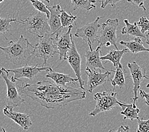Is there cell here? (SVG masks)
Returning a JSON list of instances; mask_svg holds the SVG:
<instances>
[{
    "label": "cell",
    "mask_w": 149,
    "mask_h": 132,
    "mask_svg": "<svg viewBox=\"0 0 149 132\" xmlns=\"http://www.w3.org/2000/svg\"><path fill=\"white\" fill-rule=\"evenodd\" d=\"M20 91L27 97L47 109L62 107L75 101L84 99L86 91L69 87L60 86L49 81L43 80L34 84L22 82Z\"/></svg>",
    "instance_id": "6da1fadb"
},
{
    "label": "cell",
    "mask_w": 149,
    "mask_h": 132,
    "mask_svg": "<svg viewBox=\"0 0 149 132\" xmlns=\"http://www.w3.org/2000/svg\"><path fill=\"white\" fill-rule=\"evenodd\" d=\"M33 46L34 45L21 35L18 41H10L6 47L0 46V50L5 53V58L13 64L27 65L33 57V51L31 50V48H33Z\"/></svg>",
    "instance_id": "7a4b0ae2"
},
{
    "label": "cell",
    "mask_w": 149,
    "mask_h": 132,
    "mask_svg": "<svg viewBox=\"0 0 149 132\" xmlns=\"http://www.w3.org/2000/svg\"><path fill=\"white\" fill-rule=\"evenodd\" d=\"M22 24L29 33L37 36L40 38L51 34L47 15L38 10L31 13L29 17L22 20Z\"/></svg>",
    "instance_id": "3957f363"
},
{
    "label": "cell",
    "mask_w": 149,
    "mask_h": 132,
    "mask_svg": "<svg viewBox=\"0 0 149 132\" xmlns=\"http://www.w3.org/2000/svg\"><path fill=\"white\" fill-rule=\"evenodd\" d=\"M118 93L114 90L105 91L97 93L94 95V99L97 102L95 109L89 114L90 116H95L99 113L111 110L113 108L116 106L121 107L124 109V107L127 106L128 104L119 101L117 98Z\"/></svg>",
    "instance_id": "277c9868"
},
{
    "label": "cell",
    "mask_w": 149,
    "mask_h": 132,
    "mask_svg": "<svg viewBox=\"0 0 149 132\" xmlns=\"http://www.w3.org/2000/svg\"><path fill=\"white\" fill-rule=\"evenodd\" d=\"M54 40L55 39L52 34H49L40 38L38 43L33 46L32 55L35 57L43 60L42 66L47 64L49 58L58 53L57 46L56 43H54Z\"/></svg>",
    "instance_id": "5b68a950"
},
{
    "label": "cell",
    "mask_w": 149,
    "mask_h": 132,
    "mask_svg": "<svg viewBox=\"0 0 149 132\" xmlns=\"http://www.w3.org/2000/svg\"><path fill=\"white\" fill-rule=\"evenodd\" d=\"M9 71L6 69L2 67L0 69V78L5 81L7 87V93L6 95V105L16 108L25 103V100L20 94L19 87L17 86L15 81L9 79Z\"/></svg>",
    "instance_id": "8992f818"
},
{
    "label": "cell",
    "mask_w": 149,
    "mask_h": 132,
    "mask_svg": "<svg viewBox=\"0 0 149 132\" xmlns=\"http://www.w3.org/2000/svg\"><path fill=\"white\" fill-rule=\"evenodd\" d=\"M119 25V20L118 19H108L105 23L102 24V30L99 34L97 41L102 46L105 45L109 47L113 45L116 50H119L117 42V29Z\"/></svg>",
    "instance_id": "52a82bcc"
},
{
    "label": "cell",
    "mask_w": 149,
    "mask_h": 132,
    "mask_svg": "<svg viewBox=\"0 0 149 132\" xmlns=\"http://www.w3.org/2000/svg\"><path fill=\"white\" fill-rule=\"evenodd\" d=\"M103 17H98L93 22L86 24L85 26L81 28H77L75 36L82 38L83 41L86 43L89 46L90 50H92V45L96 41L98 40L99 36V29L101 25L98 23Z\"/></svg>",
    "instance_id": "ba28073f"
},
{
    "label": "cell",
    "mask_w": 149,
    "mask_h": 132,
    "mask_svg": "<svg viewBox=\"0 0 149 132\" xmlns=\"http://www.w3.org/2000/svg\"><path fill=\"white\" fill-rule=\"evenodd\" d=\"M127 67L130 71L131 78H132L133 82V103L136 104V102L138 99V91L139 90L140 85L144 79H148L149 76L146 74V69L140 66L136 62L128 63Z\"/></svg>",
    "instance_id": "9c48e42d"
},
{
    "label": "cell",
    "mask_w": 149,
    "mask_h": 132,
    "mask_svg": "<svg viewBox=\"0 0 149 132\" xmlns=\"http://www.w3.org/2000/svg\"><path fill=\"white\" fill-rule=\"evenodd\" d=\"M9 72H12L14 73L13 76L11 78V80L12 81H20V78H28L30 80H32L34 78L36 77L38 74L41 73V71H53L50 67H39L38 65L36 66H29L25 65L23 67H19L15 69H7Z\"/></svg>",
    "instance_id": "30bf717a"
},
{
    "label": "cell",
    "mask_w": 149,
    "mask_h": 132,
    "mask_svg": "<svg viewBox=\"0 0 149 132\" xmlns=\"http://www.w3.org/2000/svg\"><path fill=\"white\" fill-rule=\"evenodd\" d=\"M66 60L74 70V73L78 79L80 88L84 90V85L86 83V82L81 77V58L80 54L77 52L75 42L74 41L73 39L72 40L71 48L67 53Z\"/></svg>",
    "instance_id": "8fae6325"
},
{
    "label": "cell",
    "mask_w": 149,
    "mask_h": 132,
    "mask_svg": "<svg viewBox=\"0 0 149 132\" xmlns=\"http://www.w3.org/2000/svg\"><path fill=\"white\" fill-rule=\"evenodd\" d=\"M112 71L107 70L105 73H102L100 70L97 72L96 70H91L86 67L85 72L88 75L87 91L92 93L96 88L100 85H104L105 83L109 81V77L111 76V71Z\"/></svg>",
    "instance_id": "7c38bea8"
},
{
    "label": "cell",
    "mask_w": 149,
    "mask_h": 132,
    "mask_svg": "<svg viewBox=\"0 0 149 132\" xmlns=\"http://www.w3.org/2000/svg\"><path fill=\"white\" fill-rule=\"evenodd\" d=\"M3 112L5 116L18 124L25 131L28 130L33 124L29 115L14 111L13 108L12 106L6 105L3 110Z\"/></svg>",
    "instance_id": "4fadbf2b"
},
{
    "label": "cell",
    "mask_w": 149,
    "mask_h": 132,
    "mask_svg": "<svg viewBox=\"0 0 149 132\" xmlns=\"http://www.w3.org/2000/svg\"><path fill=\"white\" fill-rule=\"evenodd\" d=\"M48 10L50 12V15L48 19V24L51 29V34L55 39H58L61 34L63 27L60 20V5L48 6Z\"/></svg>",
    "instance_id": "5bb4252c"
},
{
    "label": "cell",
    "mask_w": 149,
    "mask_h": 132,
    "mask_svg": "<svg viewBox=\"0 0 149 132\" xmlns=\"http://www.w3.org/2000/svg\"><path fill=\"white\" fill-rule=\"evenodd\" d=\"M73 26H70L68 27V30L65 33L62 34L56 40V45L57 46L59 60H65L67 59V55L69 50L72 46V36L71 33V30Z\"/></svg>",
    "instance_id": "9a60e30c"
},
{
    "label": "cell",
    "mask_w": 149,
    "mask_h": 132,
    "mask_svg": "<svg viewBox=\"0 0 149 132\" xmlns=\"http://www.w3.org/2000/svg\"><path fill=\"white\" fill-rule=\"evenodd\" d=\"M102 46L99 45L97 48L95 50H89L86 52L85 57H86V65L87 68H89L91 70L99 69H106L103 66L102 60L100 59V52H101Z\"/></svg>",
    "instance_id": "2e32d148"
},
{
    "label": "cell",
    "mask_w": 149,
    "mask_h": 132,
    "mask_svg": "<svg viewBox=\"0 0 149 132\" xmlns=\"http://www.w3.org/2000/svg\"><path fill=\"white\" fill-rule=\"evenodd\" d=\"M45 76L46 78H49V79L55 81L56 84L63 87H65L67 83L76 84V82L78 81V79L77 78H74L70 76V75L69 74L54 72L53 71H48Z\"/></svg>",
    "instance_id": "e0dca14e"
},
{
    "label": "cell",
    "mask_w": 149,
    "mask_h": 132,
    "mask_svg": "<svg viewBox=\"0 0 149 132\" xmlns=\"http://www.w3.org/2000/svg\"><path fill=\"white\" fill-rule=\"evenodd\" d=\"M130 50L127 48L123 49L121 50H110L107 55L104 56H101L100 59L102 60H108V61L111 62L113 66L117 68L118 66L121 65L120 64V60L123 58V55L125 53H128Z\"/></svg>",
    "instance_id": "ac0fdd59"
},
{
    "label": "cell",
    "mask_w": 149,
    "mask_h": 132,
    "mask_svg": "<svg viewBox=\"0 0 149 132\" xmlns=\"http://www.w3.org/2000/svg\"><path fill=\"white\" fill-rule=\"evenodd\" d=\"M120 44L125 46L129 50L130 52L134 53V54L142 52H147L149 53V48L145 47L140 37H136L134 40L131 41H120Z\"/></svg>",
    "instance_id": "d6986e66"
},
{
    "label": "cell",
    "mask_w": 149,
    "mask_h": 132,
    "mask_svg": "<svg viewBox=\"0 0 149 132\" xmlns=\"http://www.w3.org/2000/svg\"><path fill=\"white\" fill-rule=\"evenodd\" d=\"M126 26L124 27L120 31V33L123 35H130L132 36L140 37L142 38H146V36L141 33V30L138 26L137 22H134V24H131L127 19L124 20Z\"/></svg>",
    "instance_id": "ffe728a7"
},
{
    "label": "cell",
    "mask_w": 149,
    "mask_h": 132,
    "mask_svg": "<svg viewBox=\"0 0 149 132\" xmlns=\"http://www.w3.org/2000/svg\"><path fill=\"white\" fill-rule=\"evenodd\" d=\"M125 75L123 70V67L120 65L116 68L115 71V76L113 79H109V81L111 82L112 87H113V90H115L116 86H118L119 88H122L125 86Z\"/></svg>",
    "instance_id": "44dd1931"
},
{
    "label": "cell",
    "mask_w": 149,
    "mask_h": 132,
    "mask_svg": "<svg viewBox=\"0 0 149 132\" xmlns=\"http://www.w3.org/2000/svg\"><path fill=\"white\" fill-rule=\"evenodd\" d=\"M71 2L74 11L77 9L90 11L96 8L95 3L97 2V0H71Z\"/></svg>",
    "instance_id": "7402d4cb"
},
{
    "label": "cell",
    "mask_w": 149,
    "mask_h": 132,
    "mask_svg": "<svg viewBox=\"0 0 149 132\" xmlns=\"http://www.w3.org/2000/svg\"><path fill=\"white\" fill-rule=\"evenodd\" d=\"M140 110L138 109L135 103H131L128 104L125 110L120 112V115H123L124 119H130L133 121L134 119H137L138 117V114L140 113Z\"/></svg>",
    "instance_id": "603a6c76"
},
{
    "label": "cell",
    "mask_w": 149,
    "mask_h": 132,
    "mask_svg": "<svg viewBox=\"0 0 149 132\" xmlns=\"http://www.w3.org/2000/svg\"><path fill=\"white\" fill-rule=\"evenodd\" d=\"M13 22L22 24V20H18L16 18H11L10 16L5 18L0 17V34H5L8 33L11 29L10 24Z\"/></svg>",
    "instance_id": "cb8c5ba5"
},
{
    "label": "cell",
    "mask_w": 149,
    "mask_h": 132,
    "mask_svg": "<svg viewBox=\"0 0 149 132\" xmlns=\"http://www.w3.org/2000/svg\"><path fill=\"white\" fill-rule=\"evenodd\" d=\"M77 16L72 15L71 13H67L64 10H60V20L63 27L72 26V23H76Z\"/></svg>",
    "instance_id": "d4e9b609"
},
{
    "label": "cell",
    "mask_w": 149,
    "mask_h": 132,
    "mask_svg": "<svg viewBox=\"0 0 149 132\" xmlns=\"http://www.w3.org/2000/svg\"><path fill=\"white\" fill-rule=\"evenodd\" d=\"M29 1L34 7L35 9L37 10L39 12L45 13L49 19V15H50V12H49V10L48 8V6H46L40 0H29Z\"/></svg>",
    "instance_id": "484cf974"
},
{
    "label": "cell",
    "mask_w": 149,
    "mask_h": 132,
    "mask_svg": "<svg viewBox=\"0 0 149 132\" xmlns=\"http://www.w3.org/2000/svg\"><path fill=\"white\" fill-rule=\"evenodd\" d=\"M138 128L136 132H149V119L144 120L143 118L138 117Z\"/></svg>",
    "instance_id": "4316f807"
},
{
    "label": "cell",
    "mask_w": 149,
    "mask_h": 132,
    "mask_svg": "<svg viewBox=\"0 0 149 132\" xmlns=\"http://www.w3.org/2000/svg\"><path fill=\"white\" fill-rule=\"evenodd\" d=\"M138 26L140 27V30L142 33H145L146 31H149V20L146 17H142L137 22Z\"/></svg>",
    "instance_id": "83f0119b"
},
{
    "label": "cell",
    "mask_w": 149,
    "mask_h": 132,
    "mask_svg": "<svg viewBox=\"0 0 149 132\" xmlns=\"http://www.w3.org/2000/svg\"><path fill=\"white\" fill-rule=\"evenodd\" d=\"M123 1H125V0H103V1H101V8L102 9H104L109 5H111L113 8H116V5L117 3Z\"/></svg>",
    "instance_id": "f1b7e54d"
},
{
    "label": "cell",
    "mask_w": 149,
    "mask_h": 132,
    "mask_svg": "<svg viewBox=\"0 0 149 132\" xmlns=\"http://www.w3.org/2000/svg\"><path fill=\"white\" fill-rule=\"evenodd\" d=\"M129 3H132L133 5H135L138 6V7H140V8H142L145 12L147 11V9L145 8L144 6V1L145 0H126Z\"/></svg>",
    "instance_id": "f546056e"
},
{
    "label": "cell",
    "mask_w": 149,
    "mask_h": 132,
    "mask_svg": "<svg viewBox=\"0 0 149 132\" xmlns=\"http://www.w3.org/2000/svg\"><path fill=\"white\" fill-rule=\"evenodd\" d=\"M130 127L128 126H123L121 125L117 130H110L107 132H129Z\"/></svg>",
    "instance_id": "4dcf8cb0"
},
{
    "label": "cell",
    "mask_w": 149,
    "mask_h": 132,
    "mask_svg": "<svg viewBox=\"0 0 149 132\" xmlns=\"http://www.w3.org/2000/svg\"><path fill=\"white\" fill-rule=\"evenodd\" d=\"M140 95L141 98L145 99V103H146L148 106H149V93H146L143 90H140Z\"/></svg>",
    "instance_id": "1f68e13d"
},
{
    "label": "cell",
    "mask_w": 149,
    "mask_h": 132,
    "mask_svg": "<svg viewBox=\"0 0 149 132\" xmlns=\"http://www.w3.org/2000/svg\"><path fill=\"white\" fill-rule=\"evenodd\" d=\"M146 43L149 46V31L148 32V33L146 35Z\"/></svg>",
    "instance_id": "d6a6232c"
},
{
    "label": "cell",
    "mask_w": 149,
    "mask_h": 132,
    "mask_svg": "<svg viewBox=\"0 0 149 132\" xmlns=\"http://www.w3.org/2000/svg\"><path fill=\"white\" fill-rule=\"evenodd\" d=\"M0 132H7V131L5 130L4 128L0 126Z\"/></svg>",
    "instance_id": "836d02e7"
},
{
    "label": "cell",
    "mask_w": 149,
    "mask_h": 132,
    "mask_svg": "<svg viewBox=\"0 0 149 132\" xmlns=\"http://www.w3.org/2000/svg\"><path fill=\"white\" fill-rule=\"evenodd\" d=\"M40 1H46V2H47V3H49L50 1H49V0H40Z\"/></svg>",
    "instance_id": "e575fe53"
},
{
    "label": "cell",
    "mask_w": 149,
    "mask_h": 132,
    "mask_svg": "<svg viewBox=\"0 0 149 132\" xmlns=\"http://www.w3.org/2000/svg\"><path fill=\"white\" fill-rule=\"evenodd\" d=\"M3 1H4V0H0V3H1Z\"/></svg>",
    "instance_id": "d590c367"
},
{
    "label": "cell",
    "mask_w": 149,
    "mask_h": 132,
    "mask_svg": "<svg viewBox=\"0 0 149 132\" xmlns=\"http://www.w3.org/2000/svg\"><path fill=\"white\" fill-rule=\"evenodd\" d=\"M147 88H149V83L147 84Z\"/></svg>",
    "instance_id": "8d00e7d4"
}]
</instances>
